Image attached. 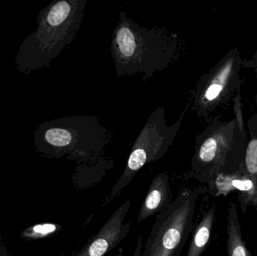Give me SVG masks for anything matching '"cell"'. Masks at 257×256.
Masks as SVG:
<instances>
[{"label":"cell","mask_w":257,"mask_h":256,"mask_svg":"<svg viewBox=\"0 0 257 256\" xmlns=\"http://www.w3.org/2000/svg\"><path fill=\"white\" fill-rule=\"evenodd\" d=\"M110 50L117 76L139 74L146 82L179 60L183 42L176 32L141 27L120 11Z\"/></svg>","instance_id":"cell-1"},{"label":"cell","mask_w":257,"mask_h":256,"mask_svg":"<svg viewBox=\"0 0 257 256\" xmlns=\"http://www.w3.org/2000/svg\"><path fill=\"white\" fill-rule=\"evenodd\" d=\"M87 0H57L44 8L38 27L22 42L15 64L24 74L50 65L70 45L81 26Z\"/></svg>","instance_id":"cell-2"},{"label":"cell","mask_w":257,"mask_h":256,"mask_svg":"<svg viewBox=\"0 0 257 256\" xmlns=\"http://www.w3.org/2000/svg\"><path fill=\"white\" fill-rule=\"evenodd\" d=\"M112 134L92 115H75L49 120L35 131L36 152L48 159L67 156L70 160L96 162Z\"/></svg>","instance_id":"cell-3"},{"label":"cell","mask_w":257,"mask_h":256,"mask_svg":"<svg viewBox=\"0 0 257 256\" xmlns=\"http://www.w3.org/2000/svg\"><path fill=\"white\" fill-rule=\"evenodd\" d=\"M198 192L189 188L157 216L142 256H180L193 228Z\"/></svg>","instance_id":"cell-4"},{"label":"cell","mask_w":257,"mask_h":256,"mask_svg":"<svg viewBox=\"0 0 257 256\" xmlns=\"http://www.w3.org/2000/svg\"><path fill=\"white\" fill-rule=\"evenodd\" d=\"M187 107L172 126L166 123V109L163 107H157L151 113L133 144L124 171L113 188L111 198H115L131 183L141 168L157 162L167 153L176 138Z\"/></svg>","instance_id":"cell-5"},{"label":"cell","mask_w":257,"mask_h":256,"mask_svg":"<svg viewBox=\"0 0 257 256\" xmlns=\"http://www.w3.org/2000/svg\"><path fill=\"white\" fill-rule=\"evenodd\" d=\"M244 158L242 150L225 147L220 129L213 124L196 138L192 171L201 183L212 186L220 176L239 173Z\"/></svg>","instance_id":"cell-6"},{"label":"cell","mask_w":257,"mask_h":256,"mask_svg":"<svg viewBox=\"0 0 257 256\" xmlns=\"http://www.w3.org/2000/svg\"><path fill=\"white\" fill-rule=\"evenodd\" d=\"M131 207L130 200L122 204L110 216L97 233L72 256H104L123 241L130 233L131 224L124 223Z\"/></svg>","instance_id":"cell-7"},{"label":"cell","mask_w":257,"mask_h":256,"mask_svg":"<svg viewBox=\"0 0 257 256\" xmlns=\"http://www.w3.org/2000/svg\"><path fill=\"white\" fill-rule=\"evenodd\" d=\"M171 198L169 176L166 173H160L154 177L150 185L146 197L138 213V222L141 223L147 218L166 209L171 203Z\"/></svg>","instance_id":"cell-8"},{"label":"cell","mask_w":257,"mask_h":256,"mask_svg":"<svg viewBox=\"0 0 257 256\" xmlns=\"http://www.w3.org/2000/svg\"><path fill=\"white\" fill-rule=\"evenodd\" d=\"M226 251L227 256H252L243 239L238 207L233 201L228 205Z\"/></svg>","instance_id":"cell-9"},{"label":"cell","mask_w":257,"mask_h":256,"mask_svg":"<svg viewBox=\"0 0 257 256\" xmlns=\"http://www.w3.org/2000/svg\"><path fill=\"white\" fill-rule=\"evenodd\" d=\"M242 167L241 171H243L250 182V188L243 194L244 197L241 199L244 201L242 203L244 202V205L241 207L244 213L247 206L257 207V140H253L249 144L244 154Z\"/></svg>","instance_id":"cell-10"},{"label":"cell","mask_w":257,"mask_h":256,"mask_svg":"<svg viewBox=\"0 0 257 256\" xmlns=\"http://www.w3.org/2000/svg\"><path fill=\"white\" fill-rule=\"evenodd\" d=\"M216 213L217 207L214 205L204 213L193 233L187 256H202L204 253L211 239Z\"/></svg>","instance_id":"cell-11"},{"label":"cell","mask_w":257,"mask_h":256,"mask_svg":"<svg viewBox=\"0 0 257 256\" xmlns=\"http://www.w3.org/2000/svg\"><path fill=\"white\" fill-rule=\"evenodd\" d=\"M60 225L53 223H43L29 227L21 233V237L27 240H39L51 235L60 229Z\"/></svg>","instance_id":"cell-12"},{"label":"cell","mask_w":257,"mask_h":256,"mask_svg":"<svg viewBox=\"0 0 257 256\" xmlns=\"http://www.w3.org/2000/svg\"><path fill=\"white\" fill-rule=\"evenodd\" d=\"M0 256H12L8 252L6 246L2 243H0Z\"/></svg>","instance_id":"cell-13"},{"label":"cell","mask_w":257,"mask_h":256,"mask_svg":"<svg viewBox=\"0 0 257 256\" xmlns=\"http://www.w3.org/2000/svg\"><path fill=\"white\" fill-rule=\"evenodd\" d=\"M115 256H123V250H122V249H120V250H119L118 254H117V255Z\"/></svg>","instance_id":"cell-14"},{"label":"cell","mask_w":257,"mask_h":256,"mask_svg":"<svg viewBox=\"0 0 257 256\" xmlns=\"http://www.w3.org/2000/svg\"><path fill=\"white\" fill-rule=\"evenodd\" d=\"M3 240V237H2L1 234H0V240Z\"/></svg>","instance_id":"cell-15"}]
</instances>
